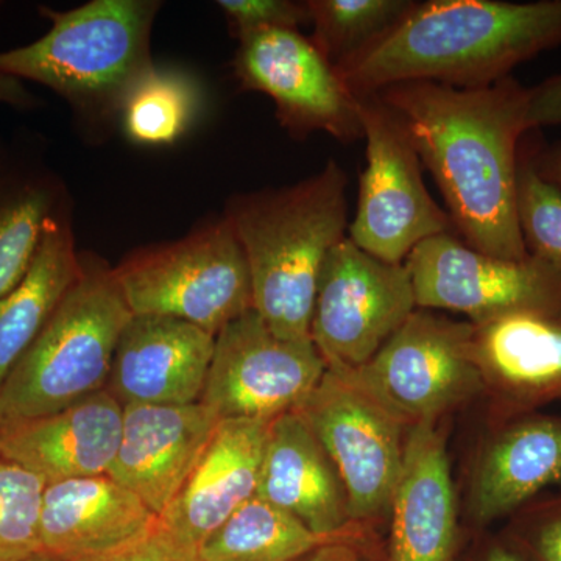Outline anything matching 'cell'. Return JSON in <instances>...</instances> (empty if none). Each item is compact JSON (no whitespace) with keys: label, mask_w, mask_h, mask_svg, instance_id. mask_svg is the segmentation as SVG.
Here are the masks:
<instances>
[{"label":"cell","mask_w":561,"mask_h":561,"mask_svg":"<svg viewBox=\"0 0 561 561\" xmlns=\"http://www.w3.org/2000/svg\"><path fill=\"white\" fill-rule=\"evenodd\" d=\"M483 382L513 412L561 400V312H515L476 327Z\"/></svg>","instance_id":"44dd1931"},{"label":"cell","mask_w":561,"mask_h":561,"mask_svg":"<svg viewBox=\"0 0 561 561\" xmlns=\"http://www.w3.org/2000/svg\"><path fill=\"white\" fill-rule=\"evenodd\" d=\"M46 482L21 465L0 457V561L43 553L41 507Z\"/></svg>","instance_id":"83f0119b"},{"label":"cell","mask_w":561,"mask_h":561,"mask_svg":"<svg viewBox=\"0 0 561 561\" xmlns=\"http://www.w3.org/2000/svg\"><path fill=\"white\" fill-rule=\"evenodd\" d=\"M122 427L124 405L105 389L50 415L0 424V457L46 483L108 474Z\"/></svg>","instance_id":"2e32d148"},{"label":"cell","mask_w":561,"mask_h":561,"mask_svg":"<svg viewBox=\"0 0 561 561\" xmlns=\"http://www.w3.org/2000/svg\"><path fill=\"white\" fill-rule=\"evenodd\" d=\"M404 264L419 308L465 313L474 327L515 312H561V268L531 254L502 260L443 232Z\"/></svg>","instance_id":"30bf717a"},{"label":"cell","mask_w":561,"mask_h":561,"mask_svg":"<svg viewBox=\"0 0 561 561\" xmlns=\"http://www.w3.org/2000/svg\"><path fill=\"white\" fill-rule=\"evenodd\" d=\"M476 327L415 311L360 367L332 371L402 424L435 423L483 390Z\"/></svg>","instance_id":"52a82bcc"},{"label":"cell","mask_w":561,"mask_h":561,"mask_svg":"<svg viewBox=\"0 0 561 561\" xmlns=\"http://www.w3.org/2000/svg\"><path fill=\"white\" fill-rule=\"evenodd\" d=\"M376 95L400 117L463 242L490 256L526 260L516 175L530 133L529 88L512 77L483 88L405 81Z\"/></svg>","instance_id":"6da1fadb"},{"label":"cell","mask_w":561,"mask_h":561,"mask_svg":"<svg viewBox=\"0 0 561 561\" xmlns=\"http://www.w3.org/2000/svg\"><path fill=\"white\" fill-rule=\"evenodd\" d=\"M386 561H454L459 549L456 493L445 438L435 423L405 437L393 501Z\"/></svg>","instance_id":"ac0fdd59"},{"label":"cell","mask_w":561,"mask_h":561,"mask_svg":"<svg viewBox=\"0 0 561 561\" xmlns=\"http://www.w3.org/2000/svg\"><path fill=\"white\" fill-rule=\"evenodd\" d=\"M516 210L529 254L561 268V191L537 172L524 139L516 175Z\"/></svg>","instance_id":"f1b7e54d"},{"label":"cell","mask_w":561,"mask_h":561,"mask_svg":"<svg viewBox=\"0 0 561 561\" xmlns=\"http://www.w3.org/2000/svg\"><path fill=\"white\" fill-rule=\"evenodd\" d=\"M295 561H379L362 548L356 538L332 541Z\"/></svg>","instance_id":"836d02e7"},{"label":"cell","mask_w":561,"mask_h":561,"mask_svg":"<svg viewBox=\"0 0 561 561\" xmlns=\"http://www.w3.org/2000/svg\"><path fill=\"white\" fill-rule=\"evenodd\" d=\"M113 272L133 316L171 317L217 335L253 309L245 253L225 216L133 251Z\"/></svg>","instance_id":"8992f818"},{"label":"cell","mask_w":561,"mask_h":561,"mask_svg":"<svg viewBox=\"0 0 561 561\" xmlns=\"http://www.w3.org/2000/svg\"><path fill=\"white\" fill-rule=\"evenodd\" d=\"M478 561H523L505 541H494L483 546Z\"/></svg>","instance_id":"8d00e7d4"},{"label":"cell","mask_w":561,"mask_h":561,"mask_svg":"<svg viewBox=\"0 0 561 561\" xmlns=\"http://www.w3.org/2000/svg\"><path fill=\"white\" fill-rule=\"evenodd\" d=\"M367 168L348 239L390 264H402L415 247L453 228L448 213L431 197L408 130L376 94L357 95Z\"/></svg>","instance_id":"ba28073f"},{"label":"cell","mask_w":561,"mask_h":561,"mask_svg":"<svg viewBox=\"0 0 561 561\" xmlns=\"http://www.w3.org/2000/svg\"><path fill=\"white\" fill-rule=\"evenodd\" d=\"M232 70L242 90L261 92L294 138L328 133L343 144L364 138L359 98L311 38L268 28L238 39Z\"/></svg>","instance_id":"7c38bea8"},{"label":"cell","mask_w":561,"mask_h":561,"mask_svg":"<svg viewBox=\"0 0 561 561\" xmlns=\"http://www.w3.org/2000/svg\"><path fill=\"white\" fill-rule=\"evenodd\" d=\"M216 335L160 316H131L114 353L106 390L122 405L201 402Z\"/></svg>","instance_id":"9a60e30c"},{"label":"cell","mask_w":561,"mask_h":561,"mask_svg":"<svg viewBox=\"0 0 561 561\" xmlns=\"http://www.w3.org/2000/svg\"><path fill=\"white\" fill-rule=\"evenodd\" d=\"M559 46L561 0H430L337 70L356 95L405 81L483 88Z\"/></svg>","instance_id":"7a4b0ae2"},{"label":"cell","mask_w":561,"mask_h":561,"mask_svg":"<svg viewBox=\"0 0 561 561\" xmlns=\"http://www.w3.org/2000/svg\"><path fill=\"white\" fill-rule=\"evenodd\" d=\"M21 561H61L58 559H55V557L47 556V553H38V556H33L31 559H25Z\"/></svg>","instance_id":"74e56055"},{"label":"cell","mask_w":561,"mask_h":561,"mask_svg":"<svg viewBox=\"0 0 561 561\" xmlns=\"http://www.w3.org/2000/svg\"><path fill=\"white\" fill-rule=\"evenodd\" d=\"M80 271L81 254L76 250L72 227L60 210L47 224L27 275L0 300V387L54 316Z\"/></svg>","instance_id":"603a6c76"},{"label":"cell","mask_w":561,"mask_h":561,"mask_svg":"<svg viewBox=\"0 0 561 561\" xmlns=\"http://www.w3.org/2000/svg\"><path fill=\"white\" fill-rule=\"evenodd\" d=\"M160 516L108 474L46 483L43 552L61 561L121 548L149 534Z\"/></svg>","instance_id":"ffe728a7"},{"label":"cell","mask_w":561,"mask_h":561,"mask_svg":"<svg viewBox=\"0 0 561 561\" xmlns=\"http://www.w3.org/2000/svg\"><path fill=\"white\" fill-rule=\"evenodd\" d=\"M60 201V186L47 176L0 175V300L27 275Z\"/></svg>","instance_id":"d4e9b609"},{"label":"cell","mask_w":561,"mask_h":561,"mask_svg":"<svg viewBox=\"0 0 561 561\" xmlns=\"http://www.w3.org/2000/svg\"><path fill=\"white\" fill-rule=\"evenodd\" d=\"M0 103H9L18 108H28L35 101L20 80L0 76Z\"/></svg>","instance_id":"d590c367"},{"label":"cell","mask_w":561,"mask_h":561,"mask_svg":"<svg viewBox=\"0 0 561 561\" xmlns=\"http://www.w3.org/2000/svg\"><path fill=\"white\" fill-rule=\"evenodd\" d=\"M69 561H203L198 549L171 534L161 522L138 540L111 551Z\"/></svg>","instance_id":"1f68e13d"},{"label":"cell","mask_w":561,"mask_h":561,"mask_svg":"<svg viewBox=\"0 0 561 561\" xmlns=\"http://www.w3.org/2000/svg\"><path fill=\"white\" fill-rule=\"evenodd\" d=\"M256 496L320 537H356L348 530L353 519L341 474L297 412L272 423Z\"/></svg>","instance_id":"d6986e66"},{"label":"cell","mask_w":561,"mask_h":561,"mask_svg":"<svg viewBox=\"0 0 561 561\" xmlns=\"http://www.w3.org/2000/svg\"><path fill=\"white\" fill-rule=\"evenodd\" d=\"M552 486H561V416L524 415L483 451L472 485V515L485 526Z\"/></svg>","instance_id":"7402d4cb"},{"label":"cell","mask_w":561,"mask_h":561,"mask_svg":"<svg viewBox=\"0 0 561 561\" xmlns=\"http://www.w3.org/2000/svg\"><path fill=\"white\" fill-rule=\"evenodd\" d=\"M272 423L220 421L208 449L160 522L181 541L201 549L221 524L253 500Z\"/></svg>","instance_id":"e0dca14e"},{"label":"cell","mask_w":561,"mask_h":561,"mask_svg":"<svg viewBox=\"0 0 561 561\" xmlns=\"http://www.w3.org/2000/svg\"><path fill=\"white\" fill-rule=\"evenodd\" d=\"M530 151L537 172L561 191V140L551 146L530 147Z\"/></svg>","instance_id":"e575fe53"},{"label":"cell","mask_w":561,"mask_h":561,"mask_svg":"<svg viewBox=\"0 0 561 561\" xmlns=\"http://www.w3.org/2000/svg\"><path fill=\"white\" fill-rule=\"evenodd\" d=\"M217 5L236 39L268 28L298 31L311 22L306 2L294 0H219Z\"/></svg>","instance_id":"4dcf8cb0"},{"label":"cell","mask_w":561,"mask_h":561,"mask_svg":"<svg viewBox=\"0 0 561 561\" xmlns=\"http://www.w3.org/2000/svg\"><path fill=\"white\" fill-rule=\"evenodd\" d=\"M131 316L113 268L81 254L79 278L0 387V424L50 415L105 390Z\"/></svg>","instance_id":"5b68a950"},{"label":"cell","mask_w":561,"mask_h":561,"mask_svg":"<svg viewBox=\"0 0 561 561\" xmlns=\"http://www.w3.org/2000/svg\"><path fill=\"white\" fill-rule=\"evenodd\" d=\"M327 370L312 339L279 337L250 309L216 335L201 402L221 421L273 423L294 411Z\"/></svg>","instance_id":"8fae6325"},{"label":"cell","mask_w":561,"mask_h":561,"mask_svg":"<svg viewBox=\"0 0 561 561\" xmlns=\"http://www.w3.org/2000/svg\"><path fill=\"white\" fill-rule=\"evenodd\" d=\"M197 83L173 69H151L133 88L121 110L125 135L138 146H172L195 121Z\"/></svg>","instance_id":"484cf974"},{"label":"cell","mask_w":561,"mask_h":561,"mask_svg":"<svg viewBox=\"0 0 561 561\" xmlns=\"http://www.w3.org/2000/svg\"><path fill=\"white\" fill-rule=\"evenodd\" d=\"M157 0H92L69 11L43 7L46 35L0 51V76L57 92L90 119L121 116L140 79L154 69L150 36Z\"/></svg>","instance_id":"277c9868"},{"label":"cell","mask_w":561,"mask_h":561,"mask_svg":"<svg viewBox=\"0 0 561 561\" xmlns=\"http://www.w3.org/2000/svg\"><path fill=\"white\" fill-rule=\"evenodd\" d=\"M416 308L404 262L378 260L346 236L321 267L311 339L328 370H354L370 360Z\"/></svg>","instance_id":"9c48e42d"},{"label":"cell","mask_w":561,"mask_h":561,"mask_svg":"<svg viewBox=\"0 0 561 561\" xmlns=\"http://www.w3.org/2000/svg\"><path fill=\"white\" fill-rule=\"evenodd\" d=\"M346 538L320 537L289 513L254 496L232 513L198 552L203 561H295Z\"/></svg>","instance_id":"cb8c5ba5"},{"label":"cell","mask_w":561,"mask_h":561,"mask_svg":"<svg viewBox=\"0 0 561 561\" xmlns=\"http://www.w3.org/2000/svg\"><path fill=\"white\" fill-rule=\"evenodd\" d=\"M317 49L341 68L393 31L416 2L412 0H308Z\"/></svg>","instance_id":"4316f807"},{"label":"cell","mask_w":561,"mask_h":561,"mask_svg":"<svg viewBox=\"0 0 561 561\" xmlns=\"http://www.w3.org/2000/svg\"><path fill=\"white\" fill-rule=\"evenodd\" d=\"M348 180L330 160L280 190L234 195L225 217L249 264L253 309L276 335L311 339L321 267L348 231Z\"/></svg>","instance_id":"3957f363"},{"label":"cell","mask_w":561,"mask_h":561,"mask_svg":"<svg viewBox=\"0 0 561 561\" xmlns=\"http://www.w3.org/2000/svg\"><path fill=\"white\" fill-rule=\"evenodd\" d=\"M505 540L523 561H561V497L542 507L524 505Z\"/></svg>","instance_id":"f546056e"},{"label":"cell","mask_w":561,"mask_h":561,"mask_svg":"<svg viewBox=\"0 0 561 561\" xmlns=\"http://www.w3.org/2000/svg\"><path fill=\"white\" fill-rule=\"evenodd\" d=\"M220 421L202 402L125 405L108 476L161 516L186 485Z\"/></svg>","instance_id":"5bb4252c"},{"label":"cell","mask_w":561,"mask_h":561,"mask_svg":"<svg viewBox=\"0 0 561 561\" xmlns=\"http://www.w3.org/2000/svg\"><path fill=\"white\" fill-rule=\"evenodd\" d=\"M294 412L337 468L353 523L390 512L404 459V424L330 370Z\"/></svg>","instance_id":"4fadbf2b"},{"label":"cell","mask_w":561,"mask_h":561,"mask_svg":"<svg viewBox=\"0 0 561 561\" xmlns=\"http://www.w3.org/2000/svg\"><path fill=\"white\" fill-rule=\"evenodd\" d=\"M527 130L561 125V73L529 88Z\"/></svg>","instance_id":"d6a6232c"}]
</instances>
